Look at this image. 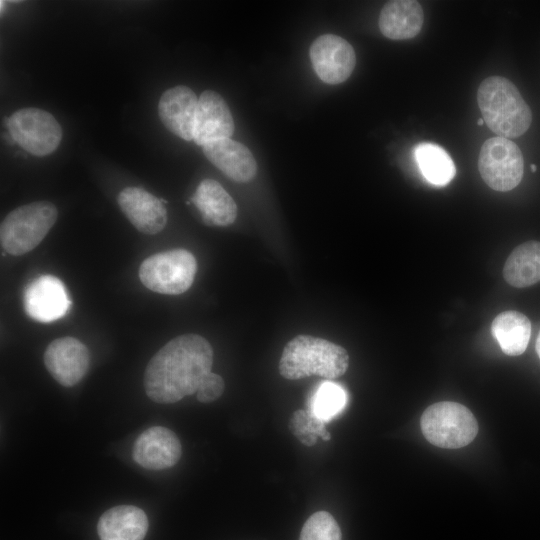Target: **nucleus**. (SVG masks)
Listing matches in <instances>:
<instances>
[{
    "instance_id": "nucleus-1",
    "label": "nucleus",
    "mask_w": 540,
    "mask_h": 540,
    "mask_svg": "<svg viewBox=\"0 0 540 540\" xmlns=\"http://www.w3.org/2000/svg\"><path fill=\"white\" fill-rule=\"evenodd\" d=\"M212 365L213 349L205 338L197 334L177 336L148 362L145 392L156 403H175L196 393Z\"/></svg>"
},
{
    "instance_id": "nucleus-2",
    "label": "nucleus",
    "mask_w": 540,
    "mask_h": 540,
    "mask_svg": "<svg viewBox=\"0 0 540 540\" xmlns=\"http://www.w3.org/2000/svg\"><path fill=\"white\" fill-rule=\"evenodd\" d=\"M348 365L349 355L342 346L326 339L298 335L284 347L279 372L288 380L312 375L331 380L342 376Z\"/></svg>"
},
{
    "instance_id": "nucleus-3",
    "label": "nucleus",
    "mask_w": 540,
    "mask_h": 540,
    "mask_svg": "<svg viewBox=\"0 0 540 540\" xmlns=\"http://www.w3.org/2000/svg\"><path fill=\"white\" fill-rule=\"evenodd\" d=\"M477 101L484 122L500 137H519L530 127L529 106L516 86L504 77L491 76L483 80Z\"/></svg>"
},
{
    "instance_id": "nucleus-4",
    "label": "nucleus",
    "mask_w": 540,
    "mask_h": 540,
    "mask_svg": "<svg viewBox=\"0 0 540 540\" xmlns=\"http://www.w3.org/2000/svg\"><path fill=\"white\" fill-rule=\"evenodd\" d=\"M57 217V208L48 201H37L17 207L1 222L2 248L14 256L30 252L44 239Z\"/></svg>"
},
{
    "instance_id": "nucleus-5",
    "label": "nucleus",
    "mask_w": 540,
    "mask_h": 540,
    "mask_svg": "<svg viewBox=\"0 0 540 540\" xmlns=\"http://www.w3.org/2000/svg\"><path fill=\"white\" fill-rule=\"evenodd\" d=\"M420 425L431 444L447 449L468 445L478 433V423L471 411L451 401L429 406L421 416Z\"/></svg>"
},
{
    "instance_id": "nucleus-6",
    "label": "nucleus",
    "mask_w": 540,
    "mask_h": 540,
    "mask_svg": "<svg viewBox=\"0 0 540 540\" xmlns=\"http://www.w3.org/2000/svg\"><path fill=\"white\" fill-rule=\"evenodd\" d=\"M196 272L197 262L192 253L177 248L146 258L140 265L139 277L153 292L178 295L191 287Z\"/></svg>"
},
{
    "instance_id": "nucleus-7",
    "label": "nucleus",
    "mask_w": 540,
    "mask_h": 540,
    "mask_svg": "<svg viewBox=\"0 0 540 540\" xmlns=\"http://www.w3.org/2000/svg\"><path fill=\"white\" fill-rule=\"evenodd\" d=\"M11 138L35 156L54 152L62 139V128L55 117L39 108L15 111L6 121Z\"/></svg>"
},
{
    "instance_id": "nucleus-8",
    "label": "nucleus",
    "mask_w": 540,
    "mask_h": 540,
    "mask_svg": "<svg viewBox=\"0 0 540 540\" xmlns=\"http://www.w3.org/2000/svg\"><path fill=\"white\" fill-rule=\"evenodd\" d=\"M478 169L484 182L493 190H512L523 176L524 160L521 150L507 138H489L481 147Z\"/></svg>"
},
{
    "instance_id": "nucleus-9",
    "label": "nucleus",
    "mask_w": 540,
    "mask_h": 540,
    "mask_svg": "<svg viewBox=\"0 0 540 540\" xmlns=\"http://www.w3.org/2000/svg\"><path fill=\"white\" fill-rule=\"evenodd\" d=\"M309 53L316 74L327 84L344 82L356 65V55L351 44L334 34H324L316 38Z\"/></svg>"
},
{
    "instance_id": "nucleus-10",
    "label": "nucleus",
    "mask_w": 540,
    "mask_h": 540,
    "mask_svg": "<svg viewBox=\"0 0 540 540\" xmlns=\"http://www.w3.org/2000/svg\"><path fill=\"white\" fill-rule=\"evenodd\" d=\"M44 364L59 384L72 387L86 375L90 365V353L80 340L68 336L61 337L47 346Z\"/></svg>"
},
{
    "instance_id": "nucleus-11",
    "label": "nucleus",
    "mask_w": 540,
    "mask_h": 540,
    "mask_svg": "<svg viewBox=\"0 0 540 540\" xmlns=\"http://www.w3.org/2000/svg\"><path fill=\"white\" fill-rule=\"evenodd\" d=\"M182 455L177 435L163 426H153L143 431L135 440L132 458L148 470H163L173 467Z\"/></svg>"
},
{
    "instance_id": "nucleus-12",
    "label": "nucleus",
    "mask_w": 540,
    "mask_h": 540,
    "mask_svg": "<svg viewBox=\"0 0 540 540\" xmlns=\"http://www.w3.org/2000/svg\"><path fill=\"white\" fill-rule=\"evenodd\" d=\"M26 313L38 322L48 323L63 317L70 299L63 282L53 275L34 279L24 295Z\"/></svg>"
},
{
    "instance_id": "nucleus-13",
    "label": "nucleus",
    "mask_w": 540,
    "mask_h": 540,
    "mask_svg": "<svg viewBox=\"0 0 540 540\" xmlns=\"http://www.w3.org/2000/svg\"><path fill=\"white\" fill-rule=\"evenodd\" d=\"M234 132V121L223 97L215 91H204L197 104L193 140L204 146L208 143L227 139Z\"/></svg>"
},
{
    "instance_id": "nucleus-14",
    "label": "nucleus",
    "mask_w": 540,
    "mask_h": 540,
    "mask_svg": "<svg viewBox=\"0 0 540 540\" xmlns=\"http://www.w3.org/2000/svg\"><path fill=\"white\" fill-rule=\"evenodd\" d=\"M117 201L122 212L138 231L154 235L164 229L167 212L162 200L143 188H124Z\"/></svg>"
},
{
    "instance_id": "nucleus-15",
    "label": "nucleus",
    "mask_w": 540,
    "mask_h": 540,
    "mask_svg": "<svg viewBox=\"0 0 540 540\" xmlns=\"http://www.w3.org/2000/svg\"><path fill=\"white\" fill-rule=\"evenodd\" d=\"M198 99L187 86L166 90L158 103V114L164 126L185 141L193 140Z\"/></svg>"
},
{
    "instance_id": "nucleus-16",
    "label": "nucleus",
    "mask_w": 540,
    "mask_h": 540,
    "mask_svg": "<svg viewBox=\"0 0 540 540\" xmlns=\"http://www.w3.org/2000/svg\"><path fill=\"white\" fill-rule=\"evenodd\" d=\"M206 158L226 176L236 182H248L257 172V163L250 150L230 138L203 146Z\"/></svg>"
},
{
    "instance_id": "nucleus-17",
    "label": "nucleus",
    "mask_w": 540,
    "mask_h": 540,
    "mask_svg": "<svg viewBox=\"0 0 540 540\" xmlns=\"http://www.w3.org/2000/svg\"><path fill=\"white\" fill-rule=\"evenodd\" d=\"M148 526V518L142 509L119 505L101 515L97 531L100 540H143Z\"/></svg>"
},
{
    "instance_id": "nucleus-18",
    "label": "nucleus",
    "mask_w": 540,
    "mask_h": 540,
    "mask_svg": "<svg viewBox=\"0 0 540 540\" xmlns=\"http://www.w3.org/2000/svg\"><path fill=\"white\" fill-rule=\"evenodd\" d=\"M424 14L419 2L395 0L387 2L379 16L381 33L393 40L415 37L423 26Z\"/></svg>"
},
{
    "instance_id": "nucleus-19",
    "label": "nucleus",
    "mask_w": 540,
    "mask_h": 540,
    "mask_svg": "<svg viewBox=\"0 0 540 540\" xmlns=\"http://www.w3.org/2000/svg\"><path fill=\"white\" fill-rule=\"evenodd\" d=\"M192 201L199 210L205 224L228 226L237 217V205L233 198L213 179L202 180Z\"/></svg>"
},
{
    "instance_id": "nucleus-20",
    "label": "nucleus",
    "mask_w": 540,
    "mask_h": 540,
    "mask_svg": "<svg viewBox=\"0 0 540 540\" xmlns=\"http://www.w3.org/2000/svg\"><path fill=\"white\" fill-rule=\"evenodd\" d=\"M491 331L506 355L518 356L528 346L531 323L523 313L508 310L494 318Z\"/></svg>"
},
{
    "instance_id": "nucleus-21",
    "label": "nucleus",
    "mask_w": 540,
    "mask_h": 540,
    "mask_svg": "<svg viewBox=\"0 0 540 540\" xmlns=\"http://www.w3.org/2000/svg\"><path fill=\"white\" fill-rule=\"evenodd\" d=\"M503 276L508 284L517 288L539 282L540 242L528 241L518 245L505 262Z\"/></svg>"
},
{
    "instance_id": "nucleus-22",
    "label": "nucleus",
    "mask_w": 540,
    "mask_h": 540,
    "mask_svg": "<svg viewBox=\"0 0 540 540\" xmlns=\"http://www.w3.org/2000/svg\"><path fill=\"white\" fill-rule=\"evenodd\" d=\"M414 157L424 178L433 185L445 186L455 177L452 158L437 144L419 143L414 148Z\"/></svg>"
},
{
    "instance_id": "nucleus-23",
    "label": "nucleus",
    "mask_w": 540,
    "mask_h": 540,
    "mask_svg": "<svg viewBox=\"0 0 540 540\" xmlns=\"http://www.w3.org/2000/svg\"><path fill=\"white\" fill-rule=\"evenodd\" d=\"M346 400V393L339 385L324 382L316 390L308 411L327 422L343 410Z\"/></svg>"
},
{
    "instance_id": "nucleus-24",
    "label": "nucleus",
    "mask_w": 540,
    "mask_h": 540,
    "mask_svg": "<svg viewBox=\"0 0 540 540\" xmlns=\"http://www.w3.org/2000/svg\"><path fill=\"white\" fill-rule=\"evenodd\" d=\"M299 540H342L340 527L327 511L313 513L304 523Z\"/></svg>"
},
{
    "instance_id": "nucleus-25",
    "label": "nucleus",
    "mask_w": 540,
    "mask_h": 540,
    "mask_svg": "<svg viewBox=\"0 0 540 540\" xmlns=\"http://www.w3.org/2000/svg\"><path fill=\"white\" fill-rule=\"evenodd\" d=\"M225 383L223 378L213 372L208 373L200 382L196 391L197 400L202 403H210L217 400L224 392Z\"/></svg>"
},
{
    "instance_id": "nucleus-26",
    "label": "nucleus",
    "mask_w": 540,
    "mask_h": 540,
    "mask_svg": "<svg viewBox=\"0 0 540 540\" xmlns=\"http://www.w3.org/2000/svg\"><path fill=\"white\" fill-rule=\"evenodd\" d=\"M309 421L310 415L308 410L298 409L292 414L289 428L297 438L306 434H311L309 431Z\"/></svg>"
},
{
    "instance_id": "nucleus-27",
    "label": "nucleus",
    "mask_w": 540,
    "mask_h": 540,
    "mask_svg": "<svg viewBox=\"0 0 540 540\" xmlns=\"http://www.w3.org/2000/svg\"><path fill=\"white\" fill-rule=\"evenodd\" d=\"M299 441L305 446H313L317 442V436L314 434H306L298 438Z\"/></svg>"
},
{
    "instance_id": "nucleus-28",
    "label": "nucleus",
    "mask_w": 540,
    "mask_h": 540,
    "mask_svg": "<svg viewBox=\"0 0 540 540\" xmlns=\"http://www.w3.org/2000/svg\"><path fill=\"white\" fill-rule=\"evenodd\" d=\"M536 352L540 358V332L538 334L537 340H536Z\"/></svg>"
},
{
    "instance_id": "nucleus-29",
    "label": "nucleus",
    "mask_w": 540,
    "mask_h": 540,
    "mask_svg": "<svg viewBox=\"0 0 540 540\" xmlns=\"http://www.w3.org/2000/svg\"><path fill=\"white\" fill-rule=\"evenodd\" d=\"M477 123H478V125H483V123H484V120H483V118H482V119H480V120H478V121H477Z\"/></svg>"
},
{
    "instance_id": "nucleus-30",
    "label": "nucleus",
    "mask_w": 540,
    "mask_h": 540,
    "mask_svg": "<svg viewBox=\"0 0 540 540\" xmlns=\"http://www.w3.org/2000/svg\"><path fill=\"white\" fill-rule=\"evenodd\" d=\"M536 169H537V167L534 164H532L531 165V170L534 172V171H536Z\"/></svg>"
}]
</instances>
